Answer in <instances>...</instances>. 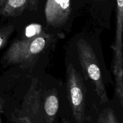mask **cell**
<instances>
[{"mask_svg":"<svg viewBox=\"0 0 123 123\" xmlns=\"http://www.w3.org/2000/svg\"><path fill=\"white\" fill-rule=\"evenodd\" d=\"M60 96L56 86H47L41 80V101L43 123H54L60 107Z\"/></svg>","mask_w":123,"mask_h":123,"instance_id":"6","label":"cell"},{"mask_svg":"<svg viewBox=\"0 0 123 123\" xmlns=\"http://www.w3.org/2000/svg\"><path fill=\"white\" fill-rule=\"evenodd\" d=\"M38 1L39 0H6L0 8V16L15 18L25 10H36Z\"/></svg>","mask_w":123,"mask_h":123,"instance_id":"7","label":"cell"},{"mask_svg":"<svg viewBox=\"0 0 123 123\" xmlns=\"http://www.w3.org/2000/svg\"><path fill=\"white\" fill-rule=\"evenodd\" d=\"M95 1H105L106 0H94Z\"/></svg>","mask_w":123,"mask_h":123,"instance_id":"14","label":"cell"},{"mask_svg":"<svg viewBox=\"0 0 123 123\" xmlns=\"http://www.w3.org/2000/svg\"><path fill=\"white\" fill-rule=\"evenodd\" d=\"M61 123H72L70 121V120H68V118L66 117H63L62 118V120H61Z\"/></svg>","mask_w":123,"mask_h":123,"instance_id":"11","label":"cell"},{"mask_svg":"<svg viewBox=\"0 0 123 123\" xmlns=\"http://www.w3.org/2000/svg\"><path fill=\"white\" fill-rule=\"evenodd\" d=\"M66 87L72 115L76 123L88 120L86 112V90L84 77L70 62L66 66Z\"/></svg>","mask_w":123,"mask_h":123,"instance_id":"3","label":"cell"},{"mask_svg":"<svg viewBox=\"0 0 123 123\" xmlns=\"http://www.w3.org/2000/svg\"><path fill=\"white\" fill-rule=\"evenodd\" d=\"M116 29L115 40L111 46L113 52L112 64L115 78V94L120 103L123 102V0H116Z\"/></svg>","mask_w":123,"mask_h":123,"instance_id":"4","label":"cell"},{"mask_svg":"<svg viewBox=\"0 0 123 123\" xmlns=\"http://www.w3.org/2000/svg\"><path fill=\"white\" fill-rule=\"evenodd\" d=\"M76 44L78 59L84 76L94 85L95 91L99 98L100 103L102 105L108 103L109 97L105 83L99 61L93 47L84 38H79Z\"/></svg>","mask_w":123,"mask_h":123,"instance_id":"2","label":"cell"},{"mask_svg":"<svg viewBox=\"0 0 123 123\" xmlns=\"http://www.w3.org/2000/svg\"><path fill=\"white\" fill-rule=\"evenodd\" d=\"M14 26L12 24L0 25V49L3 48L13 33Z\"/></svg>","mask_w":123,"mask_h":123,"instance_id":"8","label":"cell"},{"mask_svg":"<svg viewBox=\"0 0 123 123\" xmlns=\"http://www.w3.org/2000/svg\"><path fill=\"white\" fill-rule=\"evenodd\" d=\"M8 118L10 123H36L27 117L18 116L13 113L8 114Z\"/></svg>","mask_w":123,"mask_h":123,"instance_id":"10","label":"cell"},{"mask_svg":"<svg viewBox=\"0 0 123 123\" xmlns=\"http://www.w3.org/2000/svg\"><path fill=\"white\" fill-rule=\"evenodd\" d=\"M56 40V34L44 30L22 38H16L2 55L1 65L3 67L18 66L31 70Z\"/></svg>","mask_w":123,"mask_h":123,"instance_id":"1","label":"cell"},{"mask_svg":"<svg viewBox=\"0 0 123 123\" xmlns=\"http://www.w3.org/2000/svg\"><path fill=\"white\" fill-rule=\"evenodd\" d=\"M2 103L1 100V98H0V114L2 112ZM0 123H2L1 122V116H0Z\"/></svg>","mask_w":123,"mask_h":123,"instance_id":"12","label":"cell"},{"mask_svg":"<svg viewBox=\"0 0 123 123\" xmlns=\"http://www.w3.org/2000/svg\"><path fill=\"white\" fill-rule=\"evenodd\" d=\"M96 123H120L114 111L111 108H106L98 115Z\"/></svg>","mask_w":123,"mask_h":123,"instance_id":"9","label":"cell"},{"mask_svg":"<svg viewBox=\"0 0 123 123\" xmlns=\"http://www.w3.org/2000/svg\"><path fill=\"white\" fill-rule=\"evenodd\" d=\"M6 0H0V8L3 6V4L6 2Z\"/></svg>","mask_w":123,"mask_h":123,"instance_id":"13","label":"cell"},{"mask_svg":"<svg viewBox=\"0 0 123 123\" xmlns=\"http://www.w3.org/2000/svg\"><path fill=\"white\" fill-rule=\"evenodd\" d=\"M44 14L48 27L54 30H64L72 22L71 0H47Z\"/></svg>","mask_w":123,"mask_h":123,"instance_id":"5","label":"cell"}]
</instances>
